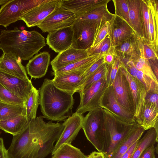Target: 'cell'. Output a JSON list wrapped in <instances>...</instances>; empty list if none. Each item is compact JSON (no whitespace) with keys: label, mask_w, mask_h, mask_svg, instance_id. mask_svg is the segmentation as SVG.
Wrapping results in <instances>:
<instances>
[{"label":"cell","mask_w":158,"mask_h":158,"mask_svg":"<svg viewBox=\"0 0 158 158\" xmlns=\"http://www.w3.org/2000/svg\"><path fill=\"white\" fill-rule=\"evenodd\" d=\"M151 67L157 78H158V58H154L148 60Z\"/></svg>","instance_id":"obj_49"},{"label":"cell","mask_w":158,"mask_h":158,"mask_svg":"<svg viewBox=\"0 0 158 158\" xmlns=\"http://www.w3.org/2000/svg\"><path fill=\"white\" fill-rule=\"evenodd\" d=\"M10 0H0V6L2 5V6L4 5Z\"/></svg>","instance_id":"obj_53"},{"label":"cell","mask_w":158,"mask_h":158,"mask_svg":"<svg viewBox=\"0 0 158 158\" xmlns=\"http://www.w3.org/2000/svg\"><path fill=\"white\" fill-rule=\"evenodd\" d=\"M110 0H61V6L73 13L76 19L93 10L107 5Z\"/></svg>","instance_id":"obj_18"},{"label":"cell","mask_w":158,"mask_h":158,"mask_svg":"<svg viewBox=\"0 0 158 158\" xmlns=\"http://www.w3.org/2000/svg\"><path fill=\"white\" fill-rule=\"evenodd\" d=\"M135 77L143 85L147 92L158 94V83L155 82L150 77L139 70L138 71Z\"/></svg>","instance_id":"obj_43"},{"label":"cell","mask_w":158,"mask_h":158,"mask_svg":"<svg viewBox=\"0 0 158 158\" xmlns=\"http://www.w3.org/2000/svg\"><path fill=\"white\" fill-rule=\"evenodd\" d=\"M39 103L44 118L58 122L64 121L73 114V95L60 90L48 78L38 89Z\"/></svg>","instance_id":"obj_3"},{"label":"cell","mask_w":158,"mask_h":158,"mask_svg":"<svg viewBox=\"0 0 158 158\" xmlns=\"http://www.w3.org/2000/svg\"><path fill=\"white\" fill-rule=\"evenodd\" d=\"M158 133L154 128L148 130L143 137L138 141L137 146L130 158H139L147 148L158 141Z\"/></svg>","instance_id":"obj_30"},{"label":"cell","mask_w":158,"mask_h":158,"mask_svg":"<svg viewBox=\"0 0 158 158\" xmlns=\"http://www.w3.org/2000/svg\"><path fill=\"white\" fill-rule=\"evenodd\" d=\"M45 0H10L0 9V25L6 28L10 24L21 20L30 10Z\"/></svg>","instance_id":"obj_6"},{"label":"cell","mask_w":158,"mask_h":158,"mask_svg":"<svg viewBox=\"0 0 158 158\" xmlns=\"http://www.w3.org/2000/svg\"><path fill=\"white\" fill-rule=\"evenodd\" d=\"M104 55L96 54L75 62L52 72L54 76L75 70L87 69L95 62L104 57Z\"/></svg>","instance_id":"obj_28"},{"label":"cell","mask_w":158,"mask_h":158,"mask_svg":"<svg viewBox=\"0 0 158 158\" xmlns=\"http://www.w3.org/2000/svg\"><path fill=\"white\" fill-rule=\"evenodd\" d=\"M121 60L119 57L116 56L113 63L110 66L107 80L109 86H112L119 68Z\"/></svg>","instance_id":"obj_44"},{"label":"cell","mask_w":158,"mask_h":158,"mask_svg":"<svg viewBox=\"0 0 158 158\" xmlns=\"http://www.w3.org/2000/svg\"><path fill=\"white\" fill-rule=\"evenodd\" d=\"M0 158H9L7 150L6 148L3 138L0 137Z\"/></svg>","instance_id":"obj_50"},{"label":"cell","mask_w":158,"mask_h":158,"mask_svg":"<svg viewBox=\"0 0 158 158\" xmlns=\"http://www.w3.org/2000/svg\"><path fill=\"white\" fill-rule=\"evenodd\" d=\"M61 0H45L21 19L28 27L38 26L52 12L61 6Z\"/></svg>","instance_id":"obj_13"},{"label":"cell","mask_w":158,"mask_h":158,"mask_svg":"<svg viewBox=\"0 0 158 158\" xmlns=\"http://www.w3.org/2000/svg\"><path fill=\"white\" fill-rule=\"evenodd\" d=\"M102 110L104 128L102 152L105 157L110 155L128 135L136 122L127 123L107 110L102 108Z\"/></svg>","instance_id":"obj_4"},{"label":"cell","mask_w":158,"mask_h":158,"mask_svg":"<svg viewBox=\"0 0 158 158\" xmlns=\"http://www.w3.org/2000/svg\"><path fill=\"white\" fill-rule=\"evenodd\" d=\"M0 102L4 103L25 106V102L6 89L0 84Z\"/></svg>","instance_id":"obj_40"},{"label":"cell","mask_w":158,"mask_h":158,"mask_svg":"<svg viewBox=\"0 0 158 158\" xmlns=\"http://www.w3.org/2000/svg\"><path fill=\"white\" fill-rule=\"evenodd\" d=\"M145 100L158 107V94L147 92Z\"/></svg>","instance_id":"obj_48"},{"label":"cell","mask_w":158,"mask_h":158,"mask_svg":"<svg viewBox=\"0 0 158 158\" xmlns=\"http://www.w3.org/2000/svg\"><path fill=\"white\" fill-rule=\"evenodd\" d=\"M140 10L143 38L151 44L149 29L148 8L146 0H141Z\"/></svg>","instance_id":"obj_37"},{"label":"cell","mask_w":158,"mask_h":158,"mask_svg":"<svg viewBox=\"0 0 158 158\" xmlns=\"http://www.w3.org/2000/svg\"><path fill=\"white\" fill-rule=\"evenodd\" d=\"M112 86L114 95L118 102L134 116V103L129 84L120 66Z\"/></svg>","instance_id":"obj_14"},{"label":"cell","mask_w":158,"mask_h":158,"mask_svg":"<svg viewBox=\"0 0 158 158\" xmlns=\"http://www.w3.org/2000/svg\"><path fill=\"white\" fill-rule=\"evenodd\" d=\"M114 48L112 46L109 34L95 46L87 49L89 56L96 54L105 55Z\"/></svg>","instance_id":"obj_36"},{"label":"cell","mask_w":158,"mask_h":158,"mask_svg":"<svg viewBox=\"0 0 158 158\" xmlns=\"http://www.w3.org/2000/svg\"><path fill=\"white\" fill-rule=\"evenodd\" d=\"M46 45L45 39L38 31L2 30L0 33V49L23 60H29Z\"/></svg>","instance_id":"obj_2"},{"label":"cell","mask_w":158,"mask_h":158,"mask_svg":"<svg viewBox=\"0 0 158 158\" xmlns=\"http://www.w3.org/2000/svg\"><path fill=\"white\" fill-rule=\"evenodd\" d=\"M135 32L124 19L115 15L113 19L109 35L112 47L115 48L129 38Z\"/></svg>","instance_id":"obj_19"},{"label":"cell","mask_w":158,"mask_h":158,"mask_svg":"<svg viewBox=\"0 0 158 158\" xmlns=\"http://www.w3.org/2000/svg\"><path fill=\"white\" fill-rule=\"evenodd\" d=\"M39 93L34 86L25 102L26 116L29 120L35 118L39 103Z\"/></svg>","instance_id":"obj_33"},{"label":"cell","mask_w":158,"mask_h":158,"mask_svg":"<svg viewBox=\"0 0 158 158\" xmlns=\"http://www.w3.org/2000/svg\"><path fill=\"white\" fill-rule=\"evenodd\" d=\"M155 152L154 145H152L146 148L139 158H156Z\"/></svg>","instance_id":"obj_46"},{"label":"cell","mask_w":158,"mask_h":158,"mask_svg":"<svg viewBox=\"0 0 158 158\" xmlns=\"http://www.w3.org/2000/svg\"><path fill=\"white\" fill-rule=\"evenodd\" d=\"M44 118L40 115L29 120L13 136L7 149L9 158H45L52 153L64 126L63 123L45 122Z\"/></svg>","instance_id":"obj_1"},{"label":"cell","mask_w":158,"mask_h":158,"mask_svg":"<svg viewBox=\"0 0 158 158\" xmlns=\"http://www.w3.org/2000/svg\"><path fill=\"white\" fill-rule=\"evenodd\" d=\"M73 35L72 26L52 31L47 35L46 43L52 49L59 53L71 47Z\"/></svg>","instance_id":"obj_17"},{"label":"cell","mask_w":158,"mask_h":158,"mask_svg":"<svg viewBox=\"0 0 158 158\" xmlns=\"http://www.w3.org/2000/svg\"><path fill=\"white\" fill-rule=\"evenodd\" d=\"M74 14L61 6L50 14L39 25L44 32L70 26L76 20Z\"/></svg>","instance_id":"obj_9"},{"label":"cell","mask_w":158,"mask_h":158,"mask_svg":"<svg viewBox=\"0 0 158 158\" xmlns=\"http://www.w3.org/2000/svg\"><path fill=\"white\" fill-rule=\"evenodd\" d=\"M110 67V65L105 63H103L86 81L82 86L81 92L80 93L85 90L92 84L102 78L107 77Z\"/></svg>","instance_id":"obj_38"},{"label":"cell","mask_w":158,"mask_h":158,"mask_svg":"<svg viewBox=\"0 0 158 158\" xmlns=\"http://www.w3.org/2000/svg\"><path fill=\"white\" fill-rule=\"evenodd\" d=\"M135 121L145 131L154 128L158 133V107L145 100Z\"/></svg>","instance_id":"obj_21"},{"label":"cell","mask_w":158,"mask_h":158,"mask_svg":"<svg viewBox=\"0 0 158 158\" xmlns=\"http://www.w3.org/2000/svg\"><path fill=\"white\" fill-rule=\"evenodd\" d=\"M21 60L12 53H3L0 56V69L6 73L25 79H29Z\"/></svg>","instance_id":"obj_23"},{"label":"cell","mask_w":158,"mask_h":158,"mask_svg":"<svg viewBox=\"0 0 158 158\" xmlns=\"http://www.w3.org/2000/svg\"><path fill=\"white\" fill-rule=\"evenodd\" d=\"M148 8L150 40L156 51L158 49V0H146Z\"/></svg>","instance_id":"obj_26"},{"label":"cell","mask_w":158,"mask_h":158,"mask_svg":"<svg viewBox=\"0 0 158 158\" xmlns=\"http://www.w3.org/2000/svg\"><path fill=\"white\" fill-rule=\"evenodd\" d=\"M89 56L87 50H80L70 47L59 53L52 60L53 71Z\"/></svg>","instance_id":"obj_20"},{"label":"cell","mask_w":158,"mask_h":158,"mask_svg":"<svg viewBox=\"0 0 158 158\" xmlns=\"http://www.w3.org/2000/svg\"><path fill=\"white\" fill-rule=\"evenodd\" d=\"M116 56L114 48L104 55L103 60L104 63L109 65H111L113 63Z\"/></svg>","instance_id":"obj_47"},{"label":"cell","mask_w":158,"mask_h":158,"mask_svg":"<svg viewBox=\"0 0 158 158\" xmlns=\"http://www.w3.org/2000/svg\"><path fill=\"white\" fill-rule=\"evenodd\" d=\"M21 115H26L25 106L0 102V121L11 119Z\"/></svg>","instance_id":"obj_32"},{"label":"cell","mask_w":158,"mask_h":158,"mask_svg":"<svg viewBox=\"0 0 158 158\" xmlns=\"http://www.w3.org/2000/svg\"><path fill=\"white\" fill-rule=\"evenodd\" d=\"M133 62L138 70L141 71L154 81L158 83V80L153 73L148 60L140 56L137 60L133 61Z\"/></svg>","instance_id":"obj_42"},{"label":"cell","mask_w":158,"mask_h":158,"mask_svg":"<svg viewBox=\"0 0 158 158\" xmlns=\"http://www.w3.org/2000/svg\"><path fill=\"white\" fill-rule=\"evenodd\" d=\"M139 140L135 142L120 158H130L137 146Z\"/></svg>","instance_id":"obj_51"},{"label":"cell","mask_w":158,"mask_h":158,"mask_svg":"<svg viewBox=\"0 0 158 158\" xmlns=\"http://www.w3.org/2000/svg\"><path fill=\"white\" fill-rule=\"evenodd\" d=\"M112 20L97 23L94 41L91 47L97 44L109 34Z\"/></svg>","instance_id":"obj_39"},{"label":"cell","mask_w":158,"mask_h":158,"mask_svg":"<svg viewBox=\"0 0 158 158\" xmlns=\"http://www.w3.org/2000/svg\"><path fill=\"white\" fill-rule=\"evenodd\" d=\"M50 60V55L48 52L36 54L29 60L26 65L28 74L35 79L43 77L47 72Z\"/></svg>","instance_id":"obj_22"},{"label":"cell","mask_w":158,"mask_h":158,"mask_svg":"<svg viewBox=\"0 0 158 158\" xmlns=\"http://www.w3.org/2000/svg\"><path fill=\"white\" fill-rule=\"evenodd\" d=\"M104 63L103 57L95 62L83 74L84 84L86 81Z\"/></svg>","instance_id":"obj_45"},{"label":"cell","mask_w":158,"mask_h":158,"mask_svg":"<svg viewBox=\"0 0 158 158\" xmlns=\"http://www.w3.org/2000/svg\"><path fill=\"white\" fill-rule=\"evenodd\" d=\"M95 20L76 19L72 25L73 35L71 47L87 50L93 44L96 28Z\"/></svg>","instance_id":"obj_8"},{"label":"cell","mask_w":158,"mask_h":158,"mask_svg":"<svg viewBox=\"0 0 158 158\" xmlns=\"http://www.w3.org/2000/svg\"><path fill=\"white\" fill-rule=\"evenodd\" d=\"M141 0H127L131 26L136 34L143 38L141 23Z\"/></svg>","instance_id":"obj_27"},{"label":"cell","mask_w":158,"mask_h":158,"mask_svg":"<svg viewBox=\"0 0 158 158\" xmlns=\"http://www.w3.org/2000/svg\"><path fill=\"white\" fill-rule=\"evenodd\" d=\"M84 118L83 114L76 111L64 120L63 123L64 128L56 141L52 155L63 144H71L82 129Z\"/></svg>","instance_id":"obj_12"},{"label":"cell","mask_w":158,"mask_h":158,"mask_svg":"<svg viewBox=\"0 0 158 158\" xmlns=\"http://www.w3.org/2000/svg\"><path fill=\"white\" fill-rule=\"evenodd\" d=\"M115 16L108 10L106 5L94 9L77 19L95 20L98 23L111 21Z\"/></svg>","instance_id":"obj_31"},{"label":"cell","mask_w":158,"mask_h":158,"mask_svg":"<svg viewBox=\"0 0 158 158\" xmlns=\"http://www.w3.org/2000/svg\"><path fill=\"white\" fill-rule=\"evenodd\" d=\"M102 108L88 112L84 117L82 129L87 139L98 152H102L104 132Z\"/></svg>","instance_id":"obj_5"},{"label":"cell","mask_w":158,"mask_h":158,"mask_svg":"<svg viewBox=\"0 0 158 158\" xmlns=\"http://www.w3.org/2000/svg\"><path fill=\"white\" fill-rule=\"evenodd\" d=\"M135 33L114 48L116 55L121 60L133 61L141 56Z\"/></svg>","instance_id":"obj_24"},{"label":"cell","mask_w":158,"mask_h":158,"mask_svg":"<svg viewBox=\"0 0 158 158\" xmlns=\"http://www.w3.org/2000/svg\"><path fill=\"white\" fill-rule=\"evenodd\" d=\"M107 77L102 78L79 93L80 100L76 112L83 114L101 108L103 96L109 87Z\"/></svg>","instance_id":"obj_7"},{"label":"cell","mask_w":158,"mask_h":158,"mask_svg":"<svg viewBox=\"0 0 158 158\" xmlns=\"http://www.w3.org/2000/svg\"><path fill=\"white\" fill-rule=\"evenodd\" d=\"M51 158H87V156L71 144H64L56 151Z\"/></svg>","instance_id":"obj_34"},{"label":"cell","mask_w":158,"mask_h":158,"mask_svg":"<svg viewBox=\"0 0 158 158\" xmlns=\"http://www.w3.org/2000/svg\"><path fill=\"white\" fill-rule=\"evenodd\" d=\"M135 35L141 56L147 60L154 58H158V52L156 51L152 44L135 33Z\"/></svg>","instance_id":"obj_35"},{"label":"cell","mask_w":158,"mask_h":158,"mask_svg":"<svg viewBox=\"0 0 158 158\" xmlns=\"http://www.w3.org/2000/svg\"><path fill=\"white\" fill-rule=\"evenodd\" d=\"M120 67L129 84L133 101L134 116L135 118L139 115L145 102L147 91L145 87L139 80L129 73L121 60Z\"/></svg>","instance_id":"obj_16"},{"label":"cell","mask_w":158,"mask_h":158,"mask_svg":"<svg viewBox=\"0 0 158 158\" xmlns=\"http://www.w3.org/2000/svg\"><path fill=\"white\" fill-rule=\"evenodd\" d=\"M112 1L115 8L114 15L123 19L131 26L127 0H113Z\"/></svg>","instance_id":"obj_41"},{"label":"cell","mask_w":158,"mask_h":158,"mask_svg":"<svg viewBox=\"0 0 158 158\" xmlns=\"http://www.w3.org/2000/svg\"><path fill=\"white\" fill-rule=\"evenodd\" d=\"M87 158H105V157L103 152L94 151L87 156Z\"/></svg>","instance_id":"obj_52"},{"label":"cell","mask_w":158,"mask_h":158,"mask_svg":"<svg viewBox=\"0 0 158 158\" xmlns=\"http://www.w3.org/2000/svg\"><path fill=\"white\" fill-rule=\"evenodd\" d=\"M0 84L25 102L33 86L31 80L10 74L0 69Z\"/></svg>","instance_id":"obj_11"},{"label":"cell","mask_w":158,"mask_h":158,"mask_svg":"<svg viewBox=\"0 0 158 158\" xmlns=\"http://www.w3.org/2000/svg\"><path fill=\"white\" fill-rule=\"evenodd\" d=\"M145 131L136 121L128 135L110 155L105 158H120L135 142L140 139Z\"/></svg>","instance_id":"obj_25"},{"label":"cell","mask_w":158,"mask_h":158,"mask_svg":"<svg viewBox=\"0 0 158 158\" xmlns=\"http://www.w3.org/2000/svg\"><path fill=\"white\" fill-rule=\"evenodd\" d=\"M29 120L26 115H21L16 117L0 121V129L13 136L18 134Z\"/></svg>","instance_id":"obj_29"},{"label":"cell","mask_w":158,"mask_h":158,"mask_svg":"<svg viewBox=\"0 0 158 158\" xmlns=\"http://www.w3.org/2000/svg\"><path fill=\"white\" fill-rule=\"evenodd\" d=\"M101 108L107 110L117 118L127 123H133L136 122L134 116L117 100L112 86H109L105 92L102 100Z\"/></svg>","instance_id":"obj_15"},{"label":"cell","mask_w":158,"mask_h":158,"mask_svg":"<svg viewBox=\"0 0 158 158\" xmlns=\"http://www.w3.org/2000/svg\"><path fill=\"white\" fill-rule=\"evenodd\" d=\"M83 69L54 76L52 81L58 89L73 95L80 92L84 84L83 74L87 69Z\"/></svg>","instance_id":"obj_10"}]
</instances>
